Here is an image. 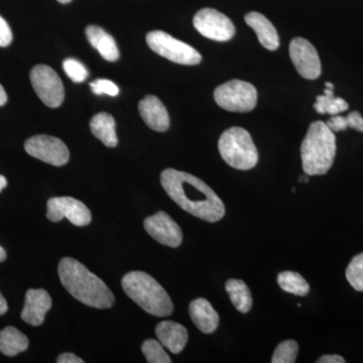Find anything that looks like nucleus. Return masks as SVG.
<instances>
[{
    "mask_svg": "<svg viewBox=\"0 0 363 363\" xmlns=\"http://www.w3.org/2000/svg\"><path fill=\"white\" fill-rule=\"evenodd\" d=\"M58 269L62 285L72 297L97 309H109L114 305L116 298L108 286L78 260L65 257Z\"/></svg>",
    "mask_w": 363,
    "mask_h": 363,
    "instance_id": "nucleus-2",
    "label": "nucleus"
},
{
    "mask_svg": "<svg viewBox=\"0 0 363 363\" xmlns=\"http://www.w3.org/2000/svg\"><path fill=\"white\" fill-rule=\"evenodd\" d=\"M52 308V298L44 289H30L26 294L21 319L32 326H40Z\"/></svg>",
    "mask_w": 363,
    "mask_h": 363,
    "instance_id": "nucleus-14",
    "label": "nucleus"
},
{
    "mask_svg": "<svg viewBox=\"0 0 363 363\" xmlns=\"http://www.w3.org/2000/svg\"><path fill=\"white\" fill-rule=\"evenodd\" d=\"M86 37L91 45L99 52L106 61L114 62L119 58L118 48L116 40L105 32L104 28L96 26H89L86 28Z\"/></svg>",
    "mask_w": 363,
    "mask_h": 363,
    "instance_id": "nucleus-19",
    "label": "nucleus"
},
{
    "mask_svg": "<svg viewBox=\"0 0 363 363\" xmlns=\"http://www.w3.org/2000/svg\"><path fill=\"white\" fill-rule=\"evenodd\" d=\"M161 184L169 197L193 216L217 222L225 215V206L220 198L197 177L167 169L161 174Z\"/></svg>",
    "mask_w": 363,
    "mask_h": 363,
    "instance_id": "nucleus-1",
    "label": "nucleus"
},
{
    "mask_svg": "<svg viewBox=\"0 0 363 363\" xmlns=\"http://www.w3.org/2000/svg\"><path fill=\"white\" fill-rule=\"evenodd\" d=\"M333 90L326 88L324 91V95L317 96L314 108L318 113L337 116L341 112L348 111L350 105L342 98L334 96Z\"/></svg>",
    "mask_w": 363,
    "mask_h": 363,
    "instance_id": "nucleus-23",
    "label": "nucleus"
},
{
    "mask_svg": "<svg viewBox=\"0 0 363 363\" xmlns=\"http://www.w3.org/2000/svg\"><path fill=\"white\" fill-rule=\"evenodd\" d=\"M290 57L298 73L308 80L321 75V62L314 45L303 38H295L290 44Z\"/></svg>",
    "mask_w": 363,
    "mask_h": 363,
    "instance_id": "nucleus-12",
    "label": "nucleus"
},
{
    "mask_svg": "<svg viewBox=\"0 0 363 363\" xmlns=\"http://www.w3.org/2000/svg\"><path fill=\"white\" fill-rule=\"evenodd\" d=\"M189 313L193 323L202 333L211 334L218 328V313L215 311L206 298H199L192 301L189 306Z\"/></svg>",
    "mask_w": 363,
    "mask_h": 363,
    "instance_id": "nucleus-17",
    "label": "nucleus"
},
{
    "mask_svg": "<svg viewBox=\"0 0 363 363\" xmlns=\"http://www.w3.org/2000/svg\"><path fill=\"white\" fill-rule=\"evenodd\" d=\"M90 128L104 145L108 147H116L118 143L116 130V121L111 114L100 112L93 116L90 121Z\"/></svg>",
    "mask_w": 363,
    "mask_h": 363,
    "instance_id": "nucleus-20",
    "label": "nucleus"
},
{
    "mask_svg": "<svg viewBox=\"0 0 363 363\" xmlns=\"http://www.w3.org/2000/svg\"><path fill=\"white\" fill-rule=\"evenodd\" d=\"M327 126L333 133H339L347 130V128H353L363 133V117L360 112L352 111L347 116H332L327 121Z\"/></svg>",
    "mask_w": 363,
    "mask_h": 363,
    "instance_id": "nucleus-25",
    "label": "nucleus"
},
{
    "mask_svg": "<svg viewBox=\"0 0 363 363\" xmlns=\"http://www.w3.org/2000/svg\"><path fill=\"white\" fill-rule=\"evenodd\" d=\"M57 362L58 363H83L84 360L81 359L80 357H78L77 355L74 354V353L67 352L62 353L58 357V359H57Z\"/></svg>",
    "mask_w": 363,
    "mask_h": 363,
    "instance_id": "nucleus-32",
    "label": "nucleus"
},
{
    "mask_svg": "<svg viewBox=\"0 0 363 363\" xmlns=\"http://www.w3.org/2000/svg\"><path fill=\"white\" fill-rule=\"evenodd\" d=\"M336 156V138L323 121L311 123L302 145L301 159L303 169L309 176L328 173Z\"/></svg>",
    "mask_w": 363,
    "mask_h": 363,
    "instance_id": "nucleus-3",
    "label": "nucleus"
},
{
    "mask_svg": "<svg viewBox=\"0 0 363 363\" xmlns=\"http://www.w3.org/2000/svg\"><path fill=\"white\" fill-rule=\"evenodd\" d=\"M147 233L162 245L179 247L183 241L180 226L166 212L160 211L143 222Z\"/></svg>",
    "mask_w": 363,
    "mask_h": 363,
    "instance_id": "nucleus-13",
    "label": "nucleus"
},
{
    "mask_svg": "<svg viewBox=\"0 0 363 363\" xmlns=\"http://www.w3.org/2000/svg\"><path fill=\"white\" fill-rule=\"evenodd\" d=\"M245 20L247 25L257 33V39L262 47L269 51H276L278 49L279 45L278 32L266 16H262V13L252 11L245 16Z\"/></svg>",
    "mask_w": 363,
    "mask_h": 363,
    "instance_id": "nucleus-18",
    "label": "nucleus"
},
{
    "mask_svg": "<svg viewBox=\"0 0 363 363\" xmlns=\"http://www.w3.org/2000/svg\"><path fill=\"white\" fill-rule=\"evenodd\" d=\"M298 182L300 183H308L309 182V175H307V174H305V175H302L298 178Z\"/></svg>",
    "mask_w": 363,
    "mask_h": 363,
    "instance_id": "nucleus-38",
    "label": "nucleus"
},
{
    "mask_svg": "<svg viewBox=\"0 0 363 363\" xmlns=\"http://www.w3.org/2000/svg\"><path fill=\"white\" fill-rule=\"evenodd\" d=\"M346 279L357 292H363V252L355 255L346 269Z\"/></svg>",
    "mask_w": 363,
    "mask_h": 363,
    "instance_id": "nucleus-26",
    "label": "nucleus"
},
{
    "mask_svg": "<svg viewBox=\"0 0 363 363\" xmlns=\"http://www.w3.org/2000/svg\"><path fill=\"white\" fill-rule=\"evenodd\" d=\"M7 186V180L6 177L0 175V193Z\"/></svg>",
    "mask_w": 363,
    "mask_h": 363,
    "instance_id": "nucleus-36",
    "label": "nucleus"
},
{
    "mask_svg": "<svg viewBox=\"0 0 363 363\" xmlns=\"http://www.w3.org/2000/svg\"><path fill=\"white\" fill-rule=\"evenodd\" d=\"M58 1L60 2V4H69V2H71L72 0H58Z\"/></svg>",
    "mask_w": 363,
    "mask_h": 363,
    "instance_id": "nucleus-40",
    "label": "nucleus"
},
{
    "mask_svg": "<svg viewBox=\"0 0 363 363\" xmlns=\"http://www.w3.org/2000/svg\"><path fill=\"white\" fill-rule=\"evenodd\" d=\"M298 345L295 340H286L279 344L272 354V363H294L297 359Z\"/></svg>",
    "mask_w": 363,
    "mask_h": 363,
    "instance_id": "nucleus-28",
    "label": "nucleus"
},
{
    "mask_svg": "<svg viewBox=\"0 0 363 363\" xmlns=\"http://www.w3.org/2000/svg\"><path fill=\"white\" fill-rule=\"evenodd\" d=\"M7 310H9V306H7L6 300L2 296V294L0 293V316L6 314Z\"/></svg>",
    "mask_w": 363,
    "mask_h": 363,
    "instance_id": "nucleus-34",
    "label": "nucleus"
},
{
    "mask_svg": "<svg viewBox=\"0 0 363 363\" xmlns=\"http://www.w3.org/2000/svg\"><path fill=\"white\" fill-rule=\"evenodd\" d=\"M215 102L227 111L250 112L257 104V91L250 83L231 80L214 91Z\"/></svg>",
    "mask_w": 363,
    "mask_h": 363,
    "instance_id": "nucleus-7",
    "label": "nucleus"
},
{
    "mask_svg": "<svg viewBox=\"0 0 363 363\" xmlns=\"http://www.w3.org/2000/svg\"><path fill=\"white\" fill-rule=\"evenodd\" d=\"M6 259V252L1 247H0V262H4Z\"/></svg>",
    "mask_w": 363,
    "mask_h": 363,
    "instance_id": "nucleus-37",
    "label": "nucleus"
},
{
    "mask_svg": "<svg viewBox=\"0 0 363 363\" xmlns=\"http://www.w3.org/2000/svg\"><path fill=\"white\" fill-rule=\"evenodd\" d=\"M143 355L150 363H171L168 353L162 348V344L154 339H149L143 343Z\"/></svg>",
    "mask_w": 363,
    "mask_h": 363,
    "instance_id": "nucleus-27",
    "label": "nucleus"
},
{
    "mask_svg": "<svg viewBox=\"0 0 363 363\" xmlns=\"http://www.w3.org/2000/svg\"><path fill=\"white\" fill-rule=\"evenodd\" d=\"M140 116L152 130L164 133L169 128V116L166 107L154 95L143 98L138 104Z\"/></svg>",
    "mask_w": 363,
    "mask_h": 363,
    "instance_id": "nucleus-15",
    "label": "nucleus"
},
{
    "mask_svg": "<svg viewBox=\"0 0 363 363\" xmlns=\"http://www.w3.org/2000/svg\"><path fill=\"white\" fill-rule=\"evenodd\" d=\"M278 284L281 290L293 295L304 296L310 292V286L307 281L298 272L286 271L279 272Z\"/></svg>",
    "mask_w": 363,
    "mask_h": 363,
    "instance_id": "nucleus-24",
    "label": "nucleus"
},
{
    "mask_svg": "<svg viewBox=\"0 0 363 363\" xmlns=\"http://www.w3.org/2000/svg\"><path fill=\"white\" fill-rule=\"evenodd\" d=\"M30 81L38 96L47 106L51 108L61 106L65 98V89L61 78L51 67H33L30 71Z\"/></svg>",
    "mask_w": 363,
    "mask_h": 363,
    "instance_id": "nucleus-8",
    "label": "nucleus"
},
{
    "mask_svg": "<svg viewBox=\"0 0 363 363\" xmlns=\"http://www.w3.org/2000/svg\"><path fill=\"white\" fill-rule=\"evenodd\" d=\"M93 92L96 95H108V96H117L119 93L118 87L116 83L106 79H98L90 83Z\"/></svg>",
    "mask_w": 363,
    "mask_h": 363,
    "instance_id": "nucleus-30",
    "label": "nucleus"
},
{
    "mask_svg": "<svg viewBox=\"0 0 363 363\" xmlns=\"http://www.w3.org/2000/svg\"><path fill=\"white\" fill-rule=\"evenodd\" d=\"M318 363H344L345 360L340 355L336 354H328L323 355V357H320L319 359L317 360Z\"/></svg>",
    "mask_w": 363,
    "mask_h": 363,
    "instance_id": "nucleus-33",
    "label": "nucleus"
},
{
    "mask_svg": "<svg viewBox=\"0 0 363 363\" xmlns=\"http://www.w3.org/2000/svg\"><path fill=\"white\" fill-rule=\"evenodd\" d=\"M222 159L231 168L248 171L257 166L259 152L252 135L242 128H230L222 133L218 142Z\"/></svg>",
    "mask_w": 363,
    "mask_h": 363,
    "instance_id": "nucleus-5",
    "label": "nucleus"
},
{
    "mask_svg": "<svg viewBox=\"0 0 363 363\" xmlns=\"http://www.w3.org/2000/svg\"><path fill=\"white\" fill-rule=\"evenodd\" d=\"M147 43L152 51L174 63L187 66L201 63L202 56L197 50L162 30L147 33Z\"/></svg>",
    "mask_w": 363,
    "mask_h": 363,
    "instance_id": "nucleus-6",
    "label": "nucleus"
},
{
    "mask_svg": "<svg viewBox=\"0 0 363 363\" xmlns=\"http://www.w3.org/2000/svg\"><path fill=\"white\" fill-rule=\"evenodd\" d=\"M63 69L72 81L81 83L88 77V71L81 62L75 59H67L64 61Z\"/></svg>",
    "mask_w": 363,
    "mask_h": 363,
    "instance_id": "nucleus-29",
    "label": "nucleus"
},
{
    "mask_svg": "<svg viewBox=\"0 0 363 363\" xmlns=\"http://www.w3.org/2000/svg\"><path fill=\"white\" fill-rule=\"evenodd\" d=\"M28 339L25 334L13 326L0 331V352L6 357H16L28 350Z\"/></svg>",
    "mask_w": 363,
    "mask_h": 363,
    "instance_id": "nucleus-21",
    "label": "nucleus"
},
{
    "mask_svg": "<svg viewBox=\"0 0 363 363\" xmlns=\"http://www.w3.org/2000/svg\"><path fill=\"white\" fill-rule=\"evenodd\" d=\"M156 334L162 345L174 354L181 353L187 345V329L177 322L162 321L157 325Z\"/></svg>",
    "mask_w": 363,
    "mask_h": 363,
    "instance_id": "nucleus-16",
    "label": "nucleus"
},
{
    "mask_svg": "<svg viewBox=\"0 0 363 363\" xmlns=\"http://www.w3.org/2000/svg\"><path fill=\"white\" fill-rule=\"evenodd\" d=\"M7 102V95L4 88L0 85V106H4Z\"/></svg>",
    "mask_w": 363,
    "mask_h": 363,
    "instance_id": "nucleus-35",
    "label": "nucleus"
},
{
    "mask_svg": "<svg viewBox=\"0 0 363 363\" xmlns=\"http://www.w3.org/2000/svg\"><path fill=\"white\" fill-rule=\"evenodd\" d=\"M13 40V33L9 23L0 16V47H7Z\"/></svg>",
    "mask_w": 363,
    "mask_h": 363,
    "instance_id": "nucleus-31",
    "label": "nucleus"
},
{
    "mask_svg": "<svg viewBox=\"0 0 363 363\" xmlns=\"http://www.w3.org/2000/svg\"><path fill=\"white\" fill-rule=\"evenodd\" d=\"M193 25L203 37L216 42H227L235 35V26L225 14L213 9H203L193 18Z\"/></svg>",
    "mask_w": 363,
    "mask_h": 363,
    "instance_id": "nucleus-9",
    "label": "nucleus"
},
{
    "mask_svg": "<svg viewBox=\"0 0 363 363\" xmlns=\"http://www.w3.org/2000/svg\"><path fill=\"white\" fill-rule=\"evenodd\" d=\"M121 285L126 295L149 314L168 317L173 313L174 305L168 293L147 272H128Z\"/></svg>",
    "mask_w": 363,
    "mask_h": 363,
    "instance_id": "nucleus-4",
    "label": "nucleus"
},
{
    "mask_svg": "<svg viewBox=\"0 0 363 363\" xmlns=\"http://www.w3.org/2000/svg\"><path fill=\"white\" fill-rule=\"evenodd\" d=\"M26 152L35 159L61 167L70 159V152L65 143L51 135H35L25 143Z\"/></svg>",
    "mask_w": 363,
    "mask_h": 363,
    "instance_id": "nucleus-10",
    "label": "nucleus"
},
{
    "mask_svg": "<svg viewBox=\"0 0 363 363\" xmlns=\"http://www.w3.org/2000/svg\"><path fill=\"white\" fill-rule=\"evenodd\" d=\"M226 292L238 311L247 313L252 307V293L241 279H228L225 284Z\"/></svg>",
    "mask_w": 363,
    "mask_h": 363,
    "instance_id": "nucleus-22",
    "label": "nucleus"
},
{
    "mask_svg": "<svg viewBox=\"0 0 363 363\" xmlns=\"http://www.w3.org/2000/svg\"><path fill=\"white\" fill-rule=\"evenodd\" d=\"M47 218L52 222L68 219L76 226H86L92 220L90 210L84 203L72 197H54L47 203Z\"/></svg>",
    "mask_w": 363,
    "mask_h": 363,
    "instance_id": "nucleus-11",
    "label": "nucleus"
},
{
    "mask_svg": "<svg viewBox=\"0 0 363 363\" xmlns=\"http://www.w3.org/2000/svg\"><path fill=\"white\" fill-rule=\"evenodd\" d=\"M325 87L328 88V89H334V85L330 82L325 83Z\"/></svg>",
    "mask_w": 363,
    "mask_h": 363,
    "instance_id": "nucleus-39",
    "label": "nucleus"
}]
</instances>
